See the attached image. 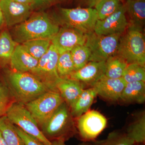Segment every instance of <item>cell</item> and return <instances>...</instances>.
Segmentation results:
<instances>
[{
  "label": "cell",
  "instance_id": "obj_1",
  "mask_svg": "<svg viewBox=\"0 0 145 145\" xmlns=\"http://www.w3.org/2000/svg\"><path fill=\"white\" fill-rule=\"evenodd\" d=\"M59 26L47 13L39 12L31 14L26 20L16 25L12 37L18 44L29 40L51 39L59 31Z\"/></svg>",
  "mask_w": 145,
  "mask_h": 145
},
{
  "label": "cell",
  "instance_id": "obj_2",
  "mask_svg": "<svg viewBox=\"0 0 145 145\" xmlns=\"http://www.w3.org/2000/svg\"><path fill=\"white\" fill-rule=\"evenodd\" d=\"M6 80L12 96L18 103L23 105L49 91L41 81L29 72L7 71Z\"/></svg>",
  "mask_w": 145,
  "mask_h": 145
},
{
  "label": "cell",
  "instance_id": "obj_3",
  "mask_svg": "<svg viewBox=\"0 0 145 145\" xmlns=\"http://www.w3.org/2000/svg\"><path fill=\"white\" fill-rule=\"evenodd\" d=\"M41 131L50 142H65L77 133L70 109L65 102L61 104L41 126Z\"/></svg>",
  "mask_w": 145,
  "mask_h": 145
},
{
  "label": "cell",
  "instance_id": "obj_4",
  "mask_svg": "<svg viewBox=\"0 0 145 145\" xmlns=\"http://www.w3.org/2000/svg\"><path fill=\"white\" fill-rule=\"evenodd\" d=\"M54 21L62 27L74 29L88 35L94 31L98 20L94 8L82 7L58 8L54 16Z\"/></svg>",
  "mask_w": 145,
  "mask_h": 145
},
{
  "label": "cell",
  "instance_id": "obj_5",
  "mask_svg": "<svg viewBox=\"0 0 145 145\" xmlns=\"http://www.w3.org/2000/svg\"><path fill=\"white\" fill-rule=\"evenodd\" d=\"M117 54L128 64L136 63L145 67V39L144 32L129 26L119 40Z\"/></svg>",
  "mask_w": 145,
  "mask_h": 145
},
{
  "label": "cell",
  "instance_id": "obj_6",
  "mask_svg": "<svg viewBox=\"0 0 145 145\" xmlns=\"http://www.w3.org/2000/svg\"><path fill=\"white\" fill-rule=\"evenodd\" d=\"M122 34L101 35L92 32L87 35L85 45L90 50L89 61H106L117 54Z\"/></svg>",
  "mask_w": 145,
  "mask_h": 145
},
{
  "label": "cell",
  "instance_id": "obj_7",
  "mask_svg": "<svg viewBox=\"0 0 145 145\" xmlns=\"http://www.w3.org/2000/svg\"><path fill=\"white\" fill-rule=\"evenodd\" d=\"M5 115L13 125L37 138L44 145H52L51 142L43 134L35 119L23 105L18 103L10 104Z\"/></svg>",
  "mask_w": 145,
  "mask_h": 145
},
{
  "label": "cell",
  "instance_id": "obj_8",
  "mask_svg": "<svg viewBox=\"0 0 145 145\" xmlns=\"http://www.w3.org/2000/svg\"><path fill=\"white\" fill-rule=\"evenodd\" d=\"M59 55L51 44L47 52L39 60L36 67L30 72L41 81L48 90L57 92V84L61 78L57 70Z\"/></svg>",
  "mask_w": 145,
  "mask_h": 145
},
{
  "label": "cell",
  "instance_id": "obj_9",
  "mask_svg": "<svg viewBox=\"0 0 145 145\" xmlns=\"http://www.w3.org/2000/svg\"><path fill=\"white\" fill-rule=\"evenodd\" d=\"M63 102L59 92L48 91L25 104V107L41 127Z\"/></svg>",
  "mask_w": 145,
  "mask_h": 145
},
{
  "label": "cell",
  "instance_id": "obj_10",
  "mask_svg": "<svg viewBox=\"0 0 145 145\" xmlns=\"http://www.w3.org/2000/svg\"><path fill=\"white\" fill-rule=\"evenodd\" d=\"M77 119V133L85 142L95 141L105 129L107 123L106 118L95 110H89Z\"/></svg>",
  "mask_w": 145,
  "mask_h": 145
},
{
  "label": "cell",
  "instance_id": "obj_11",
  "mask_svg": "<svg viewBox=\"0 0 145 145\" xmlns=\"http://www.w3.org/2000/svg\"><path fill=\"white\" fill-rule=\"evenodd\" d=\"M129 26L123 3L115 13L103 20H98L94 32L101 35L123 34Z\"/></svg>",
  "mask_w": 145,
  "mask_h": 145
},
{
  "label": "cell",
  "instance_id": "obj_12",
  "mask_svg": "<svg viewBox=\"0 0 145 145\" xmlns=\"http://www.w3.org/2000/svg\"><path fill=\"white\" fill-rule=\"evenodd\" d=\"M87 35L69 27H61L51 39V44L59 54L70 51L78 46L85 44Z\"/></svg>",
  "mask_w": 145,
  "mask_h": 145
},
{
  "label": "cell",
  "instance_id": "obj_13",
  "mask_svg": "<svg viewBox=\"0 0 145 145\" xmlns=\"http://www.w3.org/2000/svg\"><path fill=\"white\" fill-rule=\"evenodd\" d=\"M0 8L5 23L8 27L16 26L26 20L32 14L31 6L13 0H1Z\"/></svg>",
  "mask_w": 145,
  "mask_h": 145
},
{
  "label": "cell",
  "instance_id": "obj_14",
  "mask_svg": "<svg viewBox=\"0 0 145 145\" xmlns=\"http://www.w3.org/2000/svg\"><path fill=\"white\" fill-rule=\"evenodd\" d=\"M126 83L122 78L114 79L104 75L93 84L97 95L110 102L119 101Z\"/></svg>",
  "mask_w": 145,
  "mask_h": 145
},
{
  "label": "cell",
  "instance_id": "obj_15",
  "mask_svg": "<svg viewBox=\"0 0 145 145\" xmlns=\"http://www.w3.org/2000/svg\"><path fill=\"white\" fill-rule=\"evenodd\" d=\"M105 61H89L79 70L74 71L69 78L91 87L105 72Z\"/></svg>",
  "mask_w": 145,
  "mask_h": 145
},
{
  "label": "cell",
  "instance_id": "obj_16",
  "mask_svg": "<svg viewBox=\"0 0 145 145\" xmlns=\"http://www.w3.org/2000/svg\"><path fill=\"white\" fill-rule=\"evenodd\" d=\"M126 16L129 26L144 32L145 24V0H126L124 3Z\"/></svg>",
  "mask_w": 145,
  "mask_h": 145
},
{
  "label": "cell",
  "instance_id": "obj_17",
  "mask_svg": "<svg viewBox=\"0 0 145 145\" xmlns=\"http://www.w3.org/2000/svg\"><path fill=\"white\" fill-rule=\"evenodd\" d=\"M12 69L18 72H31L38 63L39 60L32 57L21 44L15 48L10 60Z\"/></svg>",
  "mask_w": 145,
  "mask_h": 145
},
{
  "label": "cell",
  "instance_id": "obj_18",
  "mask_svg": "<svg viewBox=\"0 0 145 145\" xmlns=\"http://www.w3.org/2000/svg\"><path fill=\"white\" fill-rule=\"evenodd\" d=\"M85 86L78 81L69 78H61L57 88L65 103L71 107L81 95Z\"/></svg>",
  "mask_w": 145,
  "mask_h": 145
},
{
  "label": "cell",
  "instance_id": "obj_19",
  "mask_svg": "<svg viewBox=\"0 0 145 145\" xmlns=\"http://www.w3.org/2000/svg\"><path fill=\"white\" fill-rule=\"evenodd\" d=\"M145 101V82L126 83L119 101L125 104H143Z\"/></svg>",
  "mask_w": 145,
  "mask_h": 145
},
{
  "label": "cell",
  "instance_id": "obj_20",
  "mask_svg": "<svg viewBox=\"0 0 145 145\" xmlns=\"http://www.w3.org/2000/svg\"><path fill=\"white\" fill-rule=\"evenodd\" d=\"M97 96V92L93 88L84 89L70 107L71 112L73 118L77 119L88 111Z\"/></svg>",
  "mask_w": 145,
  "mask_h": 145
},
{
  "label": "cell",
  "instance_id": "obj_21",
  "mask_svg": "<svg viewBox=\"0 0 145 145\" xmlns=\"http://www.w3.org/2000/svg\"><path fill=\"white\" fill-rule=\"evenodd\" d=\"M135 143L144 144L145 142V112L142 110L135 114L125 132Z\"/></svg>",
  "mask_w": 145,
  "mask_h": 145
},
{
  "label": "cell",
  "instance_id": "obj_22",
  "mask_svg": "<svg viewBox=\"0 0 145 145\" xmlns=\"http://www.w3.org/2000/svg\"><path fill=\"white\" fill-rule=\"evenodd\" d=\"M51 39H37L29 40L21 44L22 46L32 57L39 60L49 49Z\"/></svg>",
  "mask_w": 145,
  "mask_h": 145
},
{
  "label": "cell",
  "instance_id": "obj_23",
  "mask_svg": "<svg viewBox=\"0 0 145 145\" xmlns=\"http://www.w3.org/2000/svg\"><path fill=\"white\" fill-rule=\"evenodd\" d=\"M18 44L8 31L5 30L0 34V65H4L10 61Z\"/></svg>",
  "mask_w": 145,
  "mask_h": 145
},
{
  "label": "cell",
  "instance_id": "obj_24",
  "mask_svg": "<svg viewBox=\"0 0 145 145\" xmlns=\"http://www.w3.org/2000/svg\"><path fill=\"white\" fill-rule=\"evenodd\" d=\"M0 131L8 145H25L14 128V125L5 115L0 117Z\"/></svg>",
  "mask_w": 145,
  "mask_h": 145
},
{
  "label": "cell",
  "instance_id": "obj_25",
  "mask_svg": "<svg viewBox=\"0 0 145 145\" xmlns=\"http://www.w3.org/2000/svg\"><path fill=\"white\" fill-rule=\"evenodd\" d=\"M105 62L106 76L114 79L122 78L128 65L123 58L115 54L109 57Z\"/></svg>",
  "mask_w": 145,
  "mask_h": 145
},
{
  "label": "cell",
  "instance_id": "obj_26",
  "mask_svg": "<svg viewBox=\"0 0 145 145\" xmlns=\"http://www.w3.org/2000/svg\"><path fill=\"white\" fill-rule=\"evenodd\" d=\"M121 0H102L94 7L98 20H103L117 11L123 5Z\"/></svg>",
  "mask_w": 145,
  "mask_h": 145
},
{
  "label": "cell",
  "instance_id": "obj_27",
  "mask_svg": "<svg viewBox=\"0 0 145 145\" xmlns=\"http://www.w3.org/2000/svg\"><path fill=\"white\" fill-rule=\"evenodd\" d=\"M135 143L125 133L114 131L104 140L94 141L92 145H133Z\"/></svg>",
  "mask_w": 145,
  "mask_h": 145
},
{
  "label": "cell",
  "instance_id": "obj_28",
  "mask_svg": "<svg viewBox=\"0 0 145 145\" xmlns=\"http://www.w3.org/2000/svg\"><path fill=\"white\" fill-rule=\"evenodd\" d=\"M75 71L82 68L89 62L90 50L85 44L75 47L70 51Z\"/></svg>",
  "mask_w": 145,
  "mask_h": 145
},
{
  "label": "cell",
  "instance_id": "obj_29",
  "mask_svg": "<svg viewBox=\"0 0 145 145\" xmlns=\"http://www.w3.org/2000/svg\"><path fill=\"white\" fill-rule=\"evenodd\" d=\"M57 70L61 78H69L75 71L70 51L60 54L57 63Z\"/></svg>",
  "mask_w": 145,
  "mask_h": 145
},
{
  "label": "cell",
  "instance_id": "obj_30",
  "mask_svg": "<svg viewBox=\"0 0 145 145\" xmlns=\"http://www.w3.org/2000/svg\"><path fill=\"white\" fill-rule=\"evenodd\" d=\"M122 78L126 83L137 81L145 82V67L136 63L128 64Z\"/></svg>",
  "mask_w": 145,
  "mask_h": 145
},
{
  "label": "cell",
  "instance_id": "obj_31",
  "mask_svg": "<svg viewBox=\"0 0 145 145\" xmlns=\"http://www.w3.org/2000/svg\"><path fill=\"white\" fill-rule=\"evenodd\" d=\"M12 96L6 83L0 79V117L5 115L10 105Z\"/></svg>",
  "mask_w": 145,
  "mask_h": 145
},
{
  "label": "cell",
  "instance_id": "obj_32",
  "mask_svg": "<svg viewBox=\"0 0 145 145\" xmlns=\"http://www.w3.org/2000/svg\"><path fill=\"white\" fill-rule=\"evenodd\" d=\"M14 128L16 132L24 141L25 145H44L37 138L29 135L20 127L14 125Z\"/></svg>",
  "mask_w": 145,
  "mask_h": 145
},
{
  "label": "cell",
  "instance_id": "obj_33",
  "mask_svg": "<svg viewBox=\"0 0 145 145\" xmlns=\"http://www.w3.org/2000/svg\"><path fill=\"white\" fill-rule=\"evenodd\" d=\"M63 1L64 0H34L30 6L32 10L42 9L49 7Z\"/></svg>",
  "mask_w": 145,
  "mask_h": 145
},
{
  "label": "cell",
  "instance_id": "obj_34",
  "mask_svg": "<svg viewBox=\"0 0 145 145\" xmlns=\"http://www.w3.org/2000/svg\"><path fill=\"white\" fill-rule=\"evenodd\" d=\"M79 7L94 8L95 5L102 0H77Z\"/></svg>",
  "mask_w": 145,
  "mask_h": 145
},
{
  "label": "cell",
  "instance_id": "obj_35",
  "mask_svg": "<svg viewBox=\"0 0 145 145\" xmlns=\"http://www.w3.org/2000/svg\"><path fill=\"white\" fill-rule=\"evenodd\" d=\"M52 145H67L65 143V142L62 140H54L51 142ZM79 145H89L86 142L82 143Z\"/></svg>",
  "mask_w": 145,
  "mask_h": 145
},
{
  "label": "cell",
  "instance_id": "obj_36",
  "mask_svg": "<svg viewBox=\"0 0 145 145\" xmlns=\"http://www.w3.org/2000/svg\"><path fill=\"white\" fill-rule=\"evenodd\" d=\"M13 1L23 4L31 5L34 0H13Z\"/></svg>",
  "mask_w": 145,
  "mask_h": 145
},
{
  "label": "cell",
  "instance_id": "obj_37",
  "mask_svg": "<svg viewBox=\"0 0 145 145\" xmlns=\"http://www.w3.org/2000/svg\"><path fill=\"white\" fill-rule=\"evenodd\" d=\"M5 23L4 18L1 9L0 8V28L2 27L3 24Z\"/></svg>",
  "mask_w": 145,
  "mask_h": 145
},
{
  "label": "cell",
  "instance_id": "obj_38",
  "mask_svg": "<svg viewBox=\"0 0 145 145\" xmlns=\"http://www.w3.org/2000/svg\"><path fill=\"white\" fill-rule=\"evenodd\" d=\"M0 145H8L0 131Z\"/></svg>",
  "mask_w": 145,
  "mask_h": 145
},
{
  "label": "cell",
  "instance_id": "obj_39",
  "mask_svg": "<svg viewBox=\"0 0 145 145\" xmlns=\"http://www.w3.org/2000/svg\"><path fill=\"white\" fill-rule=\"evenodd\" d=\"M144 144H138V143H135L133 145H143Z\"/></svg>",
  "mask_w": 145,
  "mask_h": 145
},
{
  "label": "cell",
  "instance_id": "obj_40",
  "mask_svg": "<svg viewBox=\"0 0 145 145\" xmlns=\"http://www.w3.org/2000/svg\"><path fill=\"white\" fill-rule=\"evenodd\" d=\"M0 1H1V0H0Z\"/></svg>",
  "mask_w": 145,
  "mask_h": 145
}]
</instances>
